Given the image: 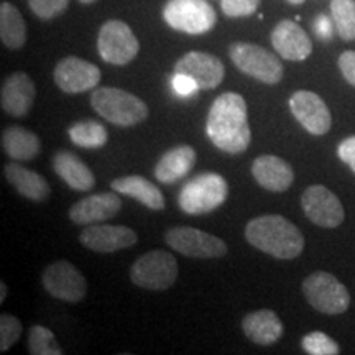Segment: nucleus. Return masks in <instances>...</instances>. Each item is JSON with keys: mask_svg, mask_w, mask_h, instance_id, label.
<instances>
[{"mask_svg": "<svg viewBox=\"0 0 355 355\" xmlns=\"http://www.w3.org/2000/svg\"><path fill=\"white\" fill-rule=\"evenodd\" d=\"M252 175L261 188L272 193H283L290 189L295 181V171L283 158L275 155H261L252 165Z\"/></svg>", "mask_w": 355, "mask_h": 355, "instance_id": "nucleus-20", "label": "nucleus"}, {"mask_svg": "<svg viewBox=\"0 0 355 355\" xmlns=\"http://www.w3.org/2000/svg\"><path fill=\"white\" fill-rule=\"evenodd\" d=\"M91 105L102 119L119 127L139 125L148 117V105L140 97L119 87H97Z\"/></svg>", "mask_w": 355, "mask_h": 355, "instance_id": "nucleus-3", "label": "nucleus"}, {"mask_svg": "<svg viewBox=\"0 0 355 355\" xmlns=\"http://www.w3.org/2000/svg\"><path fill=\"white\" fill-rule=\"evenodd\" d=\"M37 89L32 78L26 73H13L3 83L0 91V105L2 110L12 117H24L32 109Z\"/></svg>", "mask_w": 355, "mask_h": 355, "instance_id": "nucleus-19", "label": "nucleus"}, {"mask_svg": "<svg viewBox=\"0 0 355 355\" xmlns=\"http://www.w3.org/2000/svg\"><path fill=\"white\" fill-rule=\"evenodd\" d=\"M304 352L311 355H337L340 352L339 345L324 332H309L301 340Z\"/></svg>", "mask_w": 355, "mask_h": 355, "instance_id": "nucleus-31", "label": "nucleus"}, {"mask_svg": "<svg viewBox=\"0 0 355 355\" xmlns=\"http://www.w3.org/2000/svg\"><path fill=\"white\" fill-rule=\"evenodd\" d=\"M288 3H291V6H301V3L304 2V0H286Z\"/></svg>", "mask_w": 355, "mask_h": 355, "instance_id": "nucleus-40", "label": "nucleus"}, {"mask_svg": "<svg viewBox=\"0 0 355 355\" xmlns=\"http://www.w3.org/2000/svg\"><path fill=\"white\" fill-rule=\"evenodd\" d=\"M303 293L308 303L324 314H343L350 306V295L334 275L314 272L303 282Z\"/></svg>", "mask_w": 355, "mask_h": 355, "instance_id": "nucleus-8", "label": "nucleus"}, {"mask_svg": "<svg viewBox=\"0 0 355 355\" xmlns=\"http://www.w3.org/2000/svg\"><path fill=\"white\" fill-rule=\"evenodd\" d=\"M28 350L32 355H61L63 349L56 344L55 334L44 326H32L28 332Z\"/></svg>", "mask_w": 355, "mask_h": 355, "instance_id": "nucleus-30", "label": "nucleus"}, {"mask_svg": "<svg viewBox=\"0 0 355 355\" xmlns=\"http://www.w3.org/2000/svg\"><path fill=\"white\" fill-rule=\"evenodd\" d=\"M0 38L10 50H20L26 43V25L21 13L12 3L0 6Z\"/></svg>", "mask_w": 355, "mask_h": 355, "instance_id": "nucleus-27", "label": "nucleus"}, {"mask_svg": "<svg viewBox=\"0 0 355 355\" xmlns=\"http://www.w3.org/2000/svg\"><path fill=\"white\" fill-rule=\"evenodd\" d=\"M272 44L275 51L288 61H304L313 53L308 33L293 20H282L275 26Z\"/></svg>", "mask_w": 355, "mask_h": 355, "instance_id": "nucleus-18", "label": "nucleus"}, {"mask_svg": "<svg viewBox=\"0 0 355 355\" xmlns=\"http://www.w3.org/2000/svg\"><path fill=\"white\" fill-rule=\"evenodd\" d=\"M339 68L345 81L355 87V51H344L339 56Z\"/></svg>", "mask_w": 355, "mask_h": 355, "instance_id": "nucleus-35", "label": "nucleus"}, {"mask_svg": "<svg viewBox=\"0 0 355 355\" xmlns=\"http://www.w3.org/2000/svg\"><path fill=\"white\" fill-rule=\"evenodd\" d=\"M331 15L344 42L355 40V0H332Z\"/></svg>", "mask_w": 355, "mask_h": 355, "instance_id": "nucleus-29", "label": "nucleus"}, {"mask_svg": "<svg viewBox=\"0 0 355 355\" xmlns=\"http://www.w3.org/2000/svg\"><path fill=\"white\" fill-rule=\"evenodd\" d=\"M165 242L178 254L191 259H220L227 254V243L222 239L186 225L168 230Z\"/></svg>", "mask_w": 355, "mask_h": 355, "instance_id": "nucleus-10", "label": "nucleus"}, {"mask_svg": "<svg viewBox=\"0 0 355 355\" xmlns=\"http://www.w3.org/2000/svg\"><path fill=\"white\" fill-rule=\"evenodd\" d=\"M337 155L355 173V135L340 141L337 146Z\"/></svg>", "mask_w": 355, "mask_h": 355, "instance_id": "nucleus-37", "label": "nucleus"}, {"mask_svg": "<svg viewBox=\"0 0 355 355\" xmlns=\"http://www.w3.org/2000/svg\"><path fill=\"white\" fill-rule=\"evenodd\" d=\"M6 296H7L6 283H0V303H3V301H6Z\"/></svg>", "mask_w": 355, "mask_h": 355, "instance_id": "nucleus-39", "label": "nucleus"}, {"mask_svg": "<svg viewBox=\"0 0 355 355\" xmlns=\"http://www.w3.org/2000/svg\"><path fill=\"white\" fill-rule=\"evenodd\" d=\"M301 207L313 224L324 229H336L343 224L345 212L339 198L322 184L309 186L301 196Z\"/></svg>", "mask_w": 355, "mask_h": 355, "instance_id": "nucleus-12", "label": "nucleus"}, {"mask_svg": "<svg viewBox=\"0 0 355 355\" xmlns=\"http://www.w3.org/2000/svg\"><path fill=\"white\" fill-rule=\"evenodd\" d=\"M196 163V152L193 146L180 145L168 150L155 166V178L163 184H175L189 175Z\"/></svg>", "mask_w": 355, "mask_h": 355, "instance_id": "nucleus-21", "label": "nucleus"}, {"mask_svg": "<svg viewBox=\"0 0 355 355\" xmlns=\"http://www.w3.org/2000/svg\"><path fill=\"white\" fill-rule=\"evenodd\" d=\"M3 152L10 157L13 162H32L42 150L37 133L26 130L24 127H8L2 133Z\"/></svg>", "mask_w": 355, "mask_h": 355, "instance_id": "nucleus-26", "label": "nucleus"}, {"mask_svg": "<svg viewBox=\"0 0 355 355\" xmlns=\"http://www.w3.org/2000/svg\"><path fill=\"white\" fill-rule=\"evenodd\" d=\"M122 209V201L117 191L102 194H91V196L81 199L73 204L69 209V219L78 225L101 224L112 219Z\"/></svg>", "mask_w": 355, "mask_h": 355, "instance_id": "nucleus-17", "label": "nucleus"}, {"mask_svg": "<svg viewBox=\"0 0 355 355\" xmlns=\"http://www.w3.org/2000/svg\"><path fill=\"white\" fill-rule=\"evenodd\" d=\"M43 286L53 298L66 303H79L87 293L84 275L73 263L66 260L55 261L44 268L42 277Z\"/></svg>", "mask_w": 355, "mask_h": 355, "instance_id": "nucleus-11", "label": "nucleus"}, {"mask_svg": "<svg viewBox=\"0 0 355 355\" xmlns=\"http://www.w3.org/2000/svg\"><path fill=\"white\" fill-rule=\"evenodd\" d=\"M163 19L171 28L189 35H202L214 28L217 15L206 0H168Z\"/></svg>", "mask_w": 355, "mask_h": 355, "instance_id": "nucleus-7", "label": "nucleus"}, {"mask_svg": "<svg viewBox=\"0 0 355 355\" xmlns=\"http://www.w3.org/2000/svg\"><path fill=\"white\" fill-rule=\"evenodd\" d=\"M140 43L132 28L122 20H109L101 26L97 51L105 63L123 66L139 55Z\"/></svg>", "mask_w": 355, "mask_h": 355, "instance_id": "nucleus-9", "label": "nucleus"}, {"mask_svg": "<svg viewBox=\"0 0 355 355\" xmlns=\"http://www.w3.org/2000/svg\"><path fill=\"white\" fill-rule=\"evenodd\" d=\"M175 73L186 74L198 84L199 89L211 91L224 81L225 68L214 55L202 51H189L175 63Z\"/></svg>", "mask_w": 355, "mask_h": 355, "instance_id": "nucleus-15", "label": "nucleus"}, {"mask_svg": "<svg viewBox=\"0 0 355 355\" xmlns=\"http://www.w3.org/2000/svg\"><path fill=\"white\" fill-rule=\"evenodd\" d=\"M229 56L235 68L257 81L275 86L283 79L285 69H283L282 61L259 44L237 42L230 44Z\"/></svg>", "mask_w": 355, "mask_h": 355, "instance_id": "nucleus-5", "label": "nucleus"}, {"mask_svg": "<svg viewBox=\"0 0 355 355\" xmlns=\"http://www.w3.org/2000/svg\"><path fill=\"white\" fill-rule=\"evenodd\" d=\"M20 334L21 324L19 319L12 314H2L0 316V350L7 352L20 339Z\"/></svg>", "mask_w": 355, "mask_h": 355, "instance_id": "nucleus-32", "label": "nucleus"}, {"mask_svg": "<svg viewBox=\"0 0 355 355\" xmlns=\"http://www.w3.org/2000/svg\"><path fill=\"white\" fill-rule=\"evenodd\" d=\"M53 170L74 191H91L96 186L94 173L78 155L68 150H60L53 157Z\"/></svg>", "mask_w": 355, "mask_h": 355, "instance_id": "nucleus-22", "label": "nucleus"}, {"mask_svg": "<svg viewBox=\"0 0 355 355\" xmlns=\"http://www.w3.org/2000/svg\"><path fill=\"white\" fill-rule=\"evenodd\" d=\"M101 69L78 56L61 60L55 68V83L66 94H79L94 89L101 83Z\"/></svg>", "mask_w": 355, "mask_h": 355, "instance_id": "nucleus-14", "label": "nucleus"}, {"mask_svg": "<svg viewBox=\"0 0 355 355\" xmlns=\"http://www.w3.org/2000/svg\"><path fill=\"white\" fill-rule=\"evenodd\" d=\"M173 89H175L176 94L186 97V96H193L199 87L189 76L175 73V76H173Z\"/></svg>", "mask_w": 355, "mask_h": 355, "instance_id": "nucleus-36", "label": "nucleus"}, {"mask_svg": "<svg viewBox=\"0 0 355 355\" xmlns=\"http://www.w3.org/2000/svg\"><path fill=\"white\" fill-rule=\"evenodd\" d=\"M242 331L254 344L272 345L282 339L285 329L277 313L272 309H259L243 318Z\"/></svg>", "mask_w": 355, "mask_h": 355, "instance_id": "nucleus-23", "label": "nucleus"}, {"mask_svg": "<svg viewBox=\"0 0 355 355\" xmlns=\"http://www.w3.org/2000/svg\"><path fill=\"white\" fill-rule=\"evenodd\" d=\"M178 261L170 252L152 250L139 257L132 265L130 279L133 285L150 291H165L176 283Z\"/></svg>", "mask_w": 355, "mask_h": 355, "instance_id": "nucleus-6", "label": "nucleus"}, {"mask_svg": "<svg viewBox=\"0 0 355 355\" xmlns=\"http://www.w3.org/2000/svg\"><path fill=\"white\" fill-rule=\"evenodd\" d=\"M245 239L252 247L279 260L296 259L304 248L301 230L286 217L278 214L252 219L245 227Z\"/></svg>", "mask_w": 355, "mask_h": 355, "instance_id": "nucleus-2", "label": "nucleus"}, {"mask_svg": "<svg viewBox=\"0 0 355 355\" xmlns=\"http://www.w3.org/2000/svg\"><path fill=\"white\" fill-rule=\"evenodd\" d=\"M314 33L318 35V38L321 40H331L334 37V28H336V24L334 20L329 19L327 15H319L316 20H314Z\"/></svg>", "mask_w": 355, "mask_h": 355, "instance_id": "nucleus-38", "label": "nucleus"}, {"mask_svg": "<svg viewBox=\"0 0 355 355\" xmlns=\"http://www.w3.org/2000/svg\"><path fill=\"white\" fill-rule=\"evenodd\" d=\"M139 241L135 230L125 225L91 224L79 235L83 247L97 254H112L122 248L133 247Z\"/></svg>", "mask_w": 355, "mask_h": 355, "instance_id": "nucleus-16", "label": "nucleus"}, {"mask_svg": "<svg viewBox=\"0 0 355 355\" xmlns=\"http://www.w3.org/2000/svg\"><path fill=\"white\" fill-rule=\"evenodd\" d=\"M110 188L117 191V193L137 199L140 204H144L145 207L152 211H162L165 207V198H163L162 191L144 176L132 175L117 178L110 183Z\"/></svg>", "mask_w": 355, "mask_h": 355, "instance_id": "nucleus-25", "label": "nucleus"}, {"mask_svg": "<svg viewBox=\"0 0 355 355\" xmlns=\"http://www.w3.org/2000/svg\"><path fill=\"white\" fill-rule=\"evenodd\" d=\"M290 109L295 119L311 135H326L331 130L332 115L326 102L316 92L296 91L290 97Z\"/></svg>", "mask_w": 355, "mask_h": 355, "instance_id": "nucleus-13", "label": "nucleus"}, {"mask_svg": "<svg viewBox=\"0 0 355 355\" xmlns=\"http://www.w3.org/2000/svg\"><path fill=\"white\" fill-rule=\"evenodd\" d=\"M261 0H220V8L224 15L230 19L250 17L259 10Z\"/></svg>", "mask_w": 355, "mask_h": 355, "instance_id": "nucleus-34", "label": "nucleus"}, {"mask_svg": "<svg viewBox=\"0 0 355 355\" xmlns=\"http://www.w3.org/2000/svg\"><path fill=\"white\" fill-rule=\"evenodd\" d=\"M227 196L229 184L225 178L217 173H202L181 188L178 194V204L186 214L202 216L220 207Z\"/></svg>", "mask_w": 355, "mask_h": 355, "instance_id": "nucleus-4", "label": "nucleus"}, {"mask_svg": "<svg viewBox=\"0 0 355 355\" xmlns=\"http://www.w3.org/2000/svg\"><path fill=\"white\" fill-rule=\"evenodd\" d=\"M206 132L222 152L237 155L245 152L252 141L247 119V102L237 92H224L212 102Z\"/></svg>", "mask_w": 355, "mask_h": 355, "instance_id": "nucleus-1", "label": "nucleus"}, {"mask_svg": "<svg viewBox=\"0 0 355 355\" xmlns=\"http://www.w3.org/2000/svg\"><path fill=\"white\" fill-rule=\"evenodd\" d=\"M3 173L8 183L20 196L33 202H43L50 198V184L40 173L28 170L19 163H8Z\"/></svg>", "mask_w": 355, "mask_h": 355, "instance_id": "nucleus-24", "label": "nucleus"}, {"mask_svg": "<svg viewBox=\"0 0 355 355\" xmlns=\"http://www.w3.org/2000/svg\"><path fill=\"white\" fill-rule=\"evenodd\" d=\"M68 135L74 145L86 150L102 148V146L107 144L109 139V133L105 130V127L97 121H91V119L73 123L69 127Z\"/></svg>", "mask_w": 355, "mask_h": 355, "instance_id": "nucleus-28", "label": "nucleus"}, {"mask_svg": "<svg viewBox=\"0 0 355 355\" xmlns=\"http://www.w3.org/2000/svg\"><path fill=\"white\" fill-rule=\"evenodd\" d=\"M81 3H86V6H89V3H94L96 0H79Z\"/></svg>", "mask_w": 355, "mask_h": 355, "instance_id": "nucleus-41", "label": "nucleus"}, {"mask_svg": "<svg viewBox=\"0 0 355 355\" xmlns=\"http://www.w3.org/2000/svg\"><path fill=\"white\" fill-rule=\"evenodd\" d=\"M28 6L38 19L51 20L68 8L69 0H28Z\"/></svg>", "mask_w": 355, "mask_h": 355, "instance_id": "nucleus-33", "label": "nucleus"}]
</instances>
